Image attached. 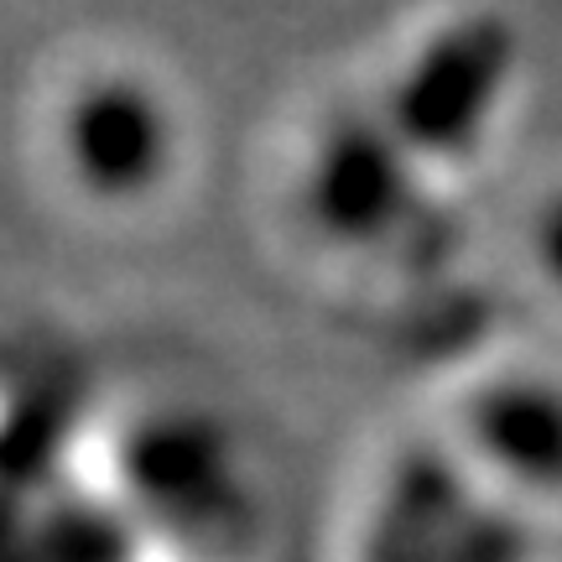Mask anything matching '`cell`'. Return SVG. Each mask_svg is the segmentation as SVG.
Returning <instances> with one entry per match:
<instances>
[{"label":"cell","mask_w":562,"mask_h":562,"mask_svg":"<svg viewBox=\"0 0 562 562\" xmlns=\"http://www.w3.org/2000/svg\"><path fill=\"white\" fill-rule=\"evenodd\" d=\"M521 68V32L505 11H453L406 47L375 94V110L438 178L490 151L516 104Z\"/></svg>","instance_id":"1"},{"label":"cell","mask_w":562,"mask_h":562,"mask_svg":"<svg viewBox=\"0 0 562 562\" xmlns=\"http://www.w3.org/2000/svg\"><path fill=\"white\" fill-rule=\"evenodd\" d=\"M188 131L172 89L140 63H94L53 110L63 182L104 214H136L178 182Z\"/></svg>","instance_id":"2"},{"label":"cell","mask_w":562,"mask_h":562,"mask_svg":"<svg viewBox=\"0 0 562 562\" xmlns=\"http://www.w3.org/2000/svg\"><path fill=\"white\" fill-rule=\"evenodd\" d=\"M302 224L339 256H396L432 209V172L406 151L375 104L328 110L292 172Z\"/></svg>","instance_id":"3"},{"label":"cell","mask_w":562,"mask_h":562,"mask_svg":"<svg viewBox=\"0 0 562 562\" xmlns=\"http://www.w3.org/2000/svg\"><path fill=\"white\" fill-rule=\"evenodd\" d=\"M360 562H531V516L495 495L448 438L417 442L370 490Z\"/></svg>","instance_id":"4"},{"label":"cell","mask_w":562,"mask_h":562,"mask_svg":"<svg viewBox=\"0 0 562 562\" xmlns=\"http://www.w3.org/2000/svg\"><path fill=\"white\" fill-rule=\"evenodd\" d=\"M448 442L526 516L537 505H562V375L537 364L484 375L459 402Z\"/></svg>","instance_id":"5"},{"label":"cell","mask_w":562,"mask_h":562,"mask_svg":"<svg viewBox=\"0 0 562 562\" xmlns=\"http://www.w3.org/2000/svg\"><path fill=\"white\" fill-rule=\"evenodd\" d=\"M125 474L140 510H161L172 526H203L209 516H224V505L245 490L240 448L214 417L172 406L140 422L131 448H125Z\"/></svg>","instance_id":"6"},{"label":"cell","mask_w":562,"mask_h":562,"mask_svg":"<svg viewBox=\"0 0 562 562\" xmlns=\"http://www.w3.org/2000/svg\"><path fill=\"white\" fill-rule=\"evenodd\" d=\"M526 261L547 292L562 302V182L547 188L526 220Z\"/></svg>","instance_id":"7"}]
</instances>
